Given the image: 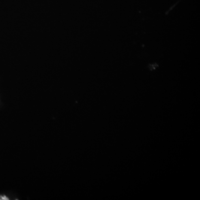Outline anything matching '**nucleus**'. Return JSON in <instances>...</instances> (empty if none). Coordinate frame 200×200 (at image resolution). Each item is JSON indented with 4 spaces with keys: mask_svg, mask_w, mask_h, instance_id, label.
<instances>
[{
    "mask_svg": "<svg viewBox=\"0 0 200 200\" xmlns=\"http://www.w3.org/2000/svg\"><path fill=\"white\" fill-rule=\"evenodd\" d=\"M0 199H1V200H8L9 199L7 197H6L5 196H0Z\"/></svg>",
    "mask_w": 200,
    "mask_h": 200,
    "instance_id": "nucleus-1",
    "label": "nucleus"
}]
</instances>
